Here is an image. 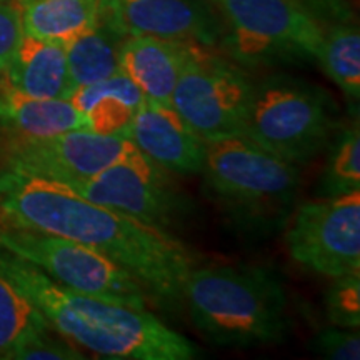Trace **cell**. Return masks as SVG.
<instances>
[{
    "label": "cell",
    "instance_id": "obj_1",
    "mask_svg": "<svg viewBox=\"0 0 360 360\" xmlns=\"http://www.w3.org/2000/svg\"><path fill=\"white\" fill-rule=\"evenodd\" d=\"M0 224L90 247L137 278L164 312L184 310V287L199 264L172 233L96 204L64 184L11 169L0 172Z\"/></svg>",
    "mask_w": 360,
    "mask_h": 360
},
{
    "label": "cell",
    "instance_id": "obj_2",
    "mask_svg": "<svg viewBox=\"0 0 360 360\" xmlns=\"http://www.w3.org/2000/svg\"><path fill=\"white\" fill-rule=\"evenodd\" d=\"M0 274L72 344L102 359L192 360L199 347L150 310L110 304L67 289L0 245Z\"/></svg>",
    "mask_w": 360,
    "mask_h": 360
},
{
    "label": "cell",
    "instance_id": "obj_3",
    "mask_svg": "<svg viewBox=\"0 0 360 360\" xmlns=\"http://www.w3.org/2000/svg\"><path fill=\"white\" fill-rule=\"evenodd\" d=\"M184 310L215 347L281 344L292 328L285 285L265 265L197 264L184 287Z\"/></svg>",
    "mask_w": 360,
    "mask_h": 360
},
{
    "label": "cell",
    "instance_id": "obj_4",
    "mask_svg": "<svg viewBox=\"0 0 360 360\" xmlns=\"http://www.w3.org/2000/svg\"><path fill=\"white\" fill-rule=\"evenodd\" d=\"M204 193L233 232L265 240L285 229L299 204V165L270 154L245 135L207 142Z\"/></svg>",
    "mask_w": 360,
    "mask_h": 360
},
{
    "label": "cell",
    "instance_id": "obj_5",
    "mask_svg": "<svg viewBox=\"0 0 360 360\" xmlns=\"http://www.w3.org/2000/svg\"><path fill=\"white\" fill-rule=\"evenodd\" d=\"M342 122L339 105L326 89L277 74L254 82L244 135L300 167L326 152Z\"/></svg>",
    "mask_w": 360,
    "mask_h": 360
},
{
    "label": "cell",
    "instance_id": "obj_6",
    "mask_svg": "<svg viewBox=\"0 0 360 360\" xmlns=\"http://www.w3.org/2000/svg\"><path fill=\"white\" fill-rule=\"evenodd\" d=\"M224 22L222 47L242 67L315 60L323 24L295 0H210Z\"/></svg>",
    "mask_w": 360,
    "mask_h": 360
},
{
    "label": "cell",
    "instance_id": "obj_7",
    "mask_svg": "<svg viewBox=\"0 0 360 360\" xmlns=\"http://www.w3.org/2000/svg\"><path fill=\"white\" fill-rule=\"evenodd\" d=\"M0 245L79 294L137 310L152 305L137 278L80 242L0 224Z\"/></svg>",
    "mask_w": 360,
    "mask_h": 360
},
{
    "label": "cell",
    "instance_id": "obj_8",
    "mask_svg": "<svg viewBox=\"0 0 360 360\" xmlns=\"http://www.w3.org/2000/svg\"><path fill=\"white\" fill-rule=\"evenodd\" d=\"M70 188L96 204L172 236L191 224L195 210V202L175 175L134 146L102 172Z\"/></svg>",
    "mask_w": 360,
    "mask_h": 360
},
{
    "label": "cell",
    "instance_id": "obj_9",
    "mask_svg": "<svg viewBox=\"0 0 360 360\" xmlns=\"http://www.w3.org/2000/svg\"><path fill=\"white\" fill-rule=\"evenodd\" d=\"M254 80L231 57L215 47L192 45L170 105L205 142L244 135Z\"/></svg>",
    "mask_w": 360,
    "mask_h": 360
},
{
    "label": "cell",
    "instance_id": "obj_10",
    "mask_svg": "<svg viewBox=\"0 0 360 360\" xmlns=\"http://www.w3.org/2000/svg\"><path fill=\"white\" fill-rule=\"evenodd\" d=\"M283 231L290 257L309 272L360 274V191L297 204Z\"/></svg>",
    "mask_w": 360,
    "mask_h": 360
},
{
    "label": "cell",
    "instance_id": "obj_11",
    "mask_svg": "<svg viewBox=\"0 0 360 360\" xmlns=\"http://www.w3.org/2000/svg\"><path fill=\"white\" fill-rule=\"evenodd\" d=\"M132 143L120 135L87 129L39 139H12L6 146V169L74 186L92 179L120 159Z\"/></svg>",
    "mask_w": 360,
    "mask_h": 360
},
{
    "label": "cell",
    "instance_id": "obj_12",
    "mask_svg": "<svg viewBox=\"0 0 360 360\" xmlns=\"http://www.w3.org/2000/svg\"><path fill=\"white\" fill-rule=\"evenodd\" d=\"M105 12L127 37L152 35L217 49L225 34L210 0H105Z\"/></svg>",
    "mask_w": 360,
    "mask_h": 360
},
{
    "label": "cell",
    "instance_id": "obj_13",
    "mask_svg": "<svg viewBox=\"0 0 360 360\" xmlns=\"http://www.w3.org/2000/svg\"><path fill=\"white\" fill-rule=\"evenodd\" d=\"M120 137L174 175L200 174L204 167L207 142L172 105L146 101Z\"/></svg>",
    "mask_w": 360,
    "mask_h": 360
},
{
    "label": "cell",
    "instance_id": "obj_14",
    "mask_svg": "<svg viewBox=\"0 0 360 360\" xmlns=\"http://www.w3.org/2000/svg\"><path fill=\"white\" fill-rule=\"evenodd\" d=\"M192 45L152 35H129L120 47V70L134 80L146 101L170 105Z\"/></svg>",
    "mask_w": 360,
    "mask_h": 360
},
{
    "label": "cell",
    "instance_id": "obj_15",
    "mask_svg": "<svg viewBox=\"0 0 360 360\" xmlns=\"http://www.w3.org/2000/svg\"><path fill=\"white\" fill-rule=\"evenodd\" d=\"M2 80L29 97L69 101L72 85L65 45L24 34Z\"/></svg>",
    "mask_w": 360,
    "mask_h": 360
},
{
    "label": "cell",
    "instance_id": "obj_16",
    "mask_svg": "<svg viewBox=\"0 0 360 360\" xmlns=\"http://www.w3.org/2000/svg\"><path fill=\"white\" fill-rule=\"evenodd\" d=\"M90 130L87 115L69 101L34 98L17 92L0 79V135L12 139H39L67 132Z\"/></svg>",
    "mask_w": 360,
    "mask_h": 360
},
{
    "label": "cell",
    "instance_id": "obj_17",
    "mask_svg": "<svg viewBox=\"0 0 360 360\" xmlns=\"http://www.w3.org/2000/svg\"><path fill=\"white\" fill-rule=\"evenodd\" d=\"M69 102L87 115L90 130L102 135H122L146 97L134 80L119 70L101 82L75 89Z\"/></svg>",
    "mask_w": 360,
    "mask_h": 360
},
{
    "label": "cell",
    "instance_id": "obj_18",
    "mask_svg": "<svg viewBox=\"0 0 360 360\" xmlns=\"http://www.w3.org/2000/svg\"><path fill=\"white\" fill-rule=\"evenodd\" d=\"M25 35L67 45L101 19L105 0H13Z\"/></svg>",
    "mask_w": 360,
    "mask_h": 360
},
{
    "label": "cell",
    "instance_id": "obj_19",
    "mask_svg": "<svg viewBox=\"0 0 360 360\" xmlns=\"http://www.w3.org/2000/svg\"><path fill=\"white\" fill-rule=\"evenodd\" d=\"M125 37L103 7L101 19L65 45L72 92L120 70L119 53Z\"/></svg>",
    "mask_w": 360,
    "mask_h": 360
},
{
    "label": "cell",
    "instance_id": "obj_20",
    "mask_svg": "<svg viewBox=\"0 0 360 360\" xmlns=\"http://www.w3.org/2000/svg\"><path fill=\"white\" fill-rule=\"evenodd\" d=\"M315 62L350 102L360 98V32L354 20L323 25Z\"/></svg>",
    "mask_w": 360,
    "mask_h": 360
},
{
    "label": "cell",
    "instance_id": "obj_21",
    "mask_svg": "<svg viewBox=\"0 0 360 360\" xmlns=\"http://www.w3.org/2000/svg\"><path fill=\"white\" fill-rule=\"evenodd\" d=\"M323 165L315 197H337L360 191V124L359 114L342 122L328 147L326 148Z\"/></svg>",
    "mask_w": 360,
    "mask_h": 360
},
{
    "label": "cell",
    "instance_id": "obj_22",
    "mask_svg": "<svg viewBox=\"0 0 360 360\" xmlns=\"http://www.w3.org/2000/svg\"><path fill=\"white\" fill-rule=\"evenodd\" d=\"M51 327L32 304L0 274V360H11L27 335Z\"/></svg>",
    "mask_w": 360,
    "mask_h": 360
},
{
    "label": "cell",
    "instance_id": "obj_23",
    "mask_svg": "<svg viewBox=\"0 0 360 360\" xmlns=\"http://www.w3.org/2000/svg\"><path fill=\"white\" fill-rule=\"evenodd\" d=\"M326 294V314L332 326L360 327V274L330 278Z\"/></svg>",
    "mask_w": 360,
    "mask_h": 360
},
{
    "label": "cell",
    "instance_id": "obj_24",
    "mask_svg": "<svg viewBox=\"0 0 360 360\" xmlns=\"http://www.w3.org/2000/svg\"><path fill=\"white\" fill-rule=\"evenodd\" d=\"M77 345L62 337L52 327L27 335L13 350L11 360H84Z\"/></svg>",
    "mask_w": 360,
    "mask_h": 360
},
{
    "label": "cell",
    "instance_id": "obj_25",
    "mask_svg": "<svg viewBox=\"0 0 360 360\" xmlns=\"http://www.w3.org/2000/svg\"><path fill=\"white\" fill-rule=\"evenodd\" d=\"M315 355L328 360H359L360 335L359 328L332 326L322 328L310 342Z\"/></svg>",
    "mask_w": 360,
    "mask_h": 360
},
{
    "label": "cell",
    "instance_id": "obj_26",
    "mask_svg": "<svg viewBox=\"0 0 360 360\" xmlns=\"http://www.w3.org/2000/svg\"><path fill=\"white\" fill-rule=\"evenodd\" d=\"M24 37L20 17L13 2H0V79Z\"/></svg>",
    "mask_w": 360,
    "mask_h": 360
},
{
    "label": "cell",
    "instance_id": "obj_27",
    "mask_svg": "<svg viewBox=\"0 0 360 360\" xmlns=\"http://www.w3.org/2000/svg\"><path fill=\"white\" fill-rule=\"evenodd\" d=\"M300 6L312 13L321 24H334V22L355 20L354 12L344 0H295Z\"/></svg>",
    "mask_w": 360,
    "mask_h": 360
},
{
    "label": "cell",
    "instance_id": "obj_28",
    "mask_svg": "<svg viewBox=\"0 0 360 360\" xmlns=\"http://www.w3.org/2000/svg\"><path fill=\"white\" fill-rule=\"evenodd\" d=\"M0 2H13V0H0Z\"/></svg>",
    "mask_w": 360,
    "mask_h": 360
},
{
    "label": "cell",
    "instance_id": "obj_29",
    "mask_svg": "<svg viewBox=\"0 0 360 360\" xmlns=\"http://www.w3.org/2000/svg\"><path fill=\"white\" fill-rule=\"evenodd\" d=\"M2 141H4V137H2V135H0V143H2Z\"/></svg>",
    "mask_w": 360,
    "mask_h": 360
}]
</instances>
